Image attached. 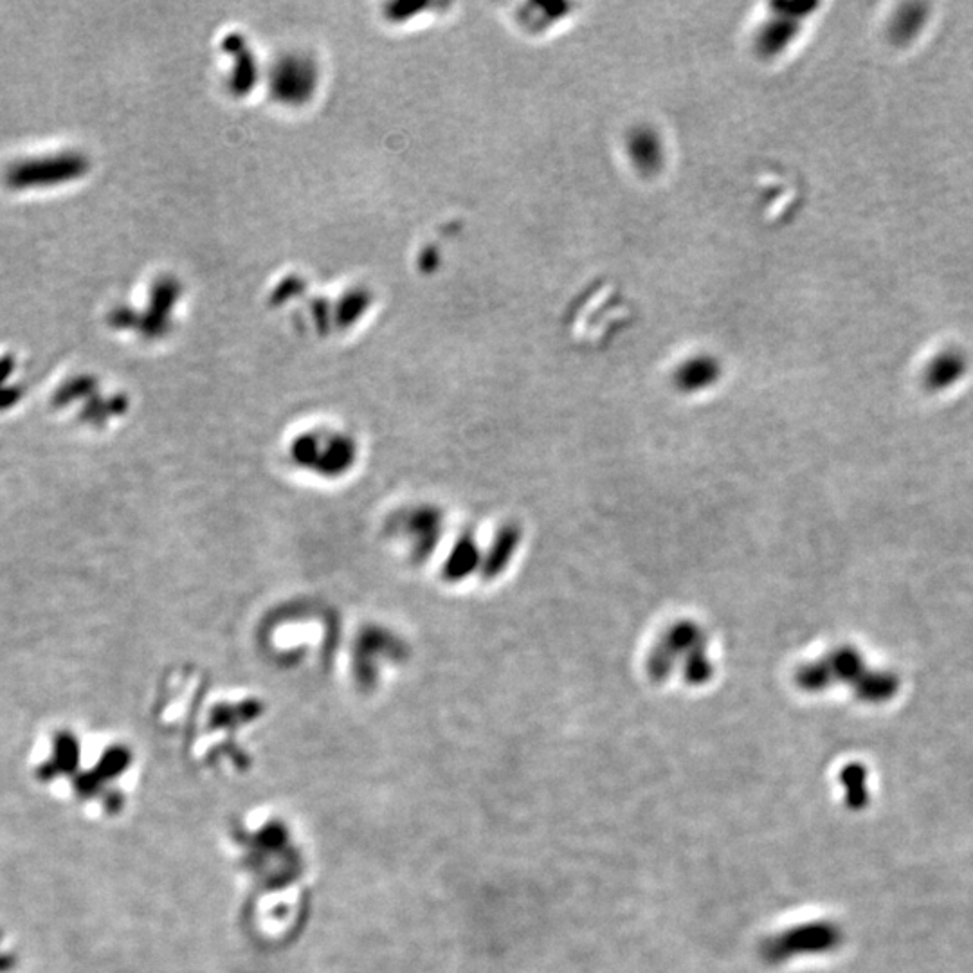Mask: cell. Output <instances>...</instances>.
I'll list each match as a JSON object with an SVG mask.
<instances>
[{
    "instance_id": "cell-2",
    "label": "cell",
    "mask_w": 973,
    "mask_h": 973,
    "mask_svg": "<svg viewBox=\"0 0 973 973\" xmlns=\"http://www.w3.org/2000/svg\"><path fill=\"white\" fill-rule=\"evenodd\" d=\"M710 674H712V664L707 656V649L705 646L696 647L687 655V665H685L687 682L700 685L709 680Z\"/></svg>"
},
{
    "instance_id": "cell-4",
    "label": "cell",
    "mask_w": 973,
    "mask_h": 973,
    "mask_svg": "<svg viewBox=\"0 0 973 973\" xmlns=\"http://www.w3.org/2000/svg\"><path fill=\"white\" fill-rule=\"evenodd\" d=\"M842 781L846 784V797L851 806H858V804L867 801V795H869L867 793V777H865V772L860 766H849L842 775Z\"/></svg>"
},
{
    "instance_id": "cell-1",
    "label": "cell",
    "mask_w": 973,
    "mask_h": 973,
    "mask_svg": "<svg viewBox=\"0 0 973 973\" xmlns=\"http://www.w3.org/2000/svg\"><path fill=\"white\" fill-rule=\"evenodd\" d=\"M842 941L844 932L840 925L829 919H817L777 932L766 941L763 955L768 963H786L799 957L831 954L840 948Z\"/></svg>"
},
{
    "instance_id": "cell-3",
    "label": "cell",
    "mask_w": 973,
    "mask_h": 973,
    "mask_svg": "<svg viewBox=\"0 0 973 973\" xmlns=\"http://www.w3.org/2000/svg\"><path fill=\"white\" fill-rule=\"evenodd\" d=\"M716 377V366L712 363H691L687 364L680 372L678 382L685 390H696L705 384H710Z\"/></svg>"
}]
</instances>
